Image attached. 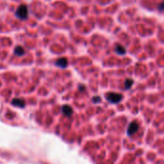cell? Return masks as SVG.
Returning a JSON list of instances; mask_svg holds the SVG:
<instances>
[{
	"label": "cell",
	"mask_w": 164,
	"mask_h": 164,
	"mask_svg": "<svg viewBox=\"0 0 164 164\" xmlns=\"http://www.w3.org/2000/svg\"><path fill=\"white\" fill-rule=\"evenodd\" d=\"M17 17L20 19H25L28 17V7L26 5H20V6L18 8L17 12H16Z\"/></svg>",
	"instance_id": "cell-1"
},
{
	"label": "cell",
	"mask_w": 164,
	"mask_h": 164,
	"mask_svg": "<svg viewBox=\"0 0 164 164\" xmlns=\"http://www.w3.org/2000/svg\"><path fill=\"white\" fill-rule=\"evenodd\" d=\"M106 99L107 100H109L110 102H113V103H116V102L120 101L122 100V96L119 94H115V93H109L106 95Z\"/></svg>",
	"instance_id": "cell-2"
},
{
	"label": "cell",
	"mask_w": 164,
	"mask_h": 164,
	"mask_svg": "<svg viewBox=\"0 0 164 164\" xmlns=\"http://www.w3.org/2000/svg\"><path fill=\"white\" fill-rule=\"evenodd\" d=\"M55 65L57 67H60V68H66V67L68 66V60L66 58H59L55 62Z\"/></svg>",
	"instance_id": "cell-3"
},
{
	"label": "cell",
	"mask_w": 164,
	"mask_h": 164,
	"mask_svg": "<svg viewBox=\"0 0 164 164\" xmlns=\"http://www.w3.org/2000/svg\"><path fill=\"white\" fill-rule=\"evenodd\" d=\"M62 111H63V113L67 116H71V114L74 113V111H73V108L70 106V105H64L62 107Z\"/></svg>",
	"instance_id": "cell-4"
},
{
	"label": "cell",
	"mask_w": 164,
	"mask_h": 164,
	"mask_svg": "<svg viewBox=\"0 0 164 164\" xmlns=\"http://www.w3.org/2000/svg\"><path fill=\"white\" fill-rule=\"evenodd\" d=\"M12 104L16 105V106H18V107H23L25 105V102L21 99H14L12 100Z\"/></svg>",
	"instance_id": "cell-5"
},
{
	"label": "cell",
	"mask_w": 164,
	"mask_h": 164,
	"mask_svg": "<svg viewBox=\"0 0 164 164\" xmlns=\"http://www.w3.org/2000/svg\"><path fill=\"white\" fill-rule=\"evenodd\" d=\"M137 125L135 124H131L129 127V130H127V132H129V134H132V133H134L137 130Z\"/></svg>",
	"instance_id": "cell-6"
},
{
	"label": "cell",
	"mask_w": 164,
	"mask_h": 164,
	"mask_svg": "<svg viewBox=\"0 0 164 164\" xmlns=\"http://www.w3.org/2000/svg\"><path fill=\"white\" fill-rule=\"evenodd\" d=\"M15 53H16L17 55L18 56H22L24 54V49L23 48L21 47H17L16 48H15Z\"/></svg>",
	"instance_id": "cell-7"
},
{
	"label": "cell",
	"mask_w": 164,
	"mask_h": 164,
	"mask_svg": "<svg viewBox=\"0 0 164 164\" xmlns=\"http://www.w3.org/2000/svg\"><path fill=\"white\" fill-rule=\"evenodd\" d=\"M116 51L118 53H120V54H124L125 53V48H122L121 45H118V47L116 48Z\"/></svg>",
	"instance_id": "cell-8"
},
{
	"label": "cell",
	"mask_w": 164,
	"mask_h": 164,
	"mask_svg": "<svg viewBox=\"0 0 164 164\" xmlns=\"http://www.w3.org/2000/svg\"><path fill=\"white\" fill-rule=\"evenodd\" d=\"M93 100H95V102H99V101H100V98H98V97H96V98L93 99Z\"/></svg>",
	"instance_id": "cell-9"
},
{
	"label": "cell",
	"mask_w": 164,
	"mask_h": 164,
	"mask_svg": "<svg viewBox=\"0 0 164 164\" xmlns=\"http://www.w3.org/2000/svg\"><path fill=\"white\" fill-rule=\"evenodd\" d=\"M131 82H132V81H126V87H127V88H129L130 85L131 84Z\"/></svg>",
	"instance_id": "cell-10"
}]
</instances>
